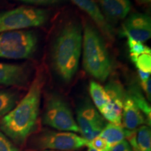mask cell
Instances as JSON below:
<instances>
[{
	"instance_id": "cell-14",
	"label": "cell",
	"mask_w": 151,
	"mask_h": 151,
	"mask_svg": "<svg viewBox=\"0 0 151 151\" xmlns=\"http://www.w3.org/2000/svg\"><path fill=\"white\" fill-rule=\"evenodd\" d=\"M107 21L118 22L127 16L131 10L129 0H95Z\"/></svg>"
},
{
	"instance_id": "cell-3",
	"label": "cell",
	"mask_w": 151,
	"mask_h": 151,
	"mask_svg": "<svg viewBox=\"0 0 151 151\" xmlns=\"http://www.w3.org/2000/svg\"><path fill=\"white\" fill-rule=\"evenodd\" d=\"M83 66L88 73L104 82L111 71V61L103 36L90 22L85 23L83 31Z\"/></svg>"
},
{
	"instance_id": "cell-24",
	"label": "cell",
	"mask_w": 151,
	"mask_h": 151,
	"mask_svg": "<svg viewBox=\"0 0 151 151\" xmlns=\"http://www.w3.org/2000/svg\"><path fill=\"white\" fill-rule=\"evenodd\" d=\"M18 1L35 6H55L64 3L67 0H18Z\"/></svg>"
},
{
	"instance_id": "cell-17",
	"label": "cell",
	"mask_w": 151,
	"mask_h": 151,
	"mask_svg": "<svg viewBox=\"0 0 151 151\" xmlns=\"http://www.w3.org/2000/svg\"><path fill=\"white\" fill-rule=\"evenodd\" d=\"M20 94L13 90H0V120L19 102Z\"/></svg>"
},
{
	"instance_id": "cell-27",
	"label": "cell",
	"mask_w": 151,
	"mask_h": 151,
	"mask_svg": "<svg viewBox=\"0 0 151 151\" xmlns=\"http://www.w3.org/2000/svg\"><path fill=\"white\" fill-rule=\"evenodd\" d=\"M88 149L87 151H97V150H95V149L92 148V147H90V146H88Z\"/></svg>"
},
{
	"instance_id": "cell-7",
	"label": "cell",
	"mask_w": 151,
	"mask_h": 151,
	"mask_svg": "<svg viewBox=\"0 0 151 151\" xmlns=\"http://www.w3.org/2000/svg\"><path fill=\"white\" fill-rule=\"evenodd\" d=\"M88 141L74 132L45 131L35 139V146L40 150L74 151L88 146Z\"/></svg>"
},
{
	"instance_id": "cell-28",
	"label": "cell",
	"mask_w": 151,
	"mask_h": 151,
	"mask_svg": "<svg viewBox=\"0 0 151 151\" xmlns=\"http://www.w3.org/2000/svg\"><path fill=\"white\" fill-rule=\"evenodd\" d=\"M41 151H58V150H41Z\"/></svg>"
},
{
	"instance_id": "cell-21",
	"label": "cell",
	"mask_w": 151,
	"mask_h": 151,
	"mask_svg": "<svg viewBox=\"0 0 151 151\" xmlns=\"http://www.w3.org/2000/svg\"><path fill=\"white\" fill-rule=\"evenodd\" d=\"M134 64L137 68L138 72L151 73V53L141 55L136 60Z\"/></svg>"
},
{
	"instance_id": "cell-23",
	"label": "cell",
	"mask_w": 151,
	"mask_h": 151,
	"mask_svg": "<svg viewBox=\"0 0 151 151\" xmlns=\"http://www.w3.org/2000/svg\"><path fill=\"white\" fill-rule=\"evenodd\" d=\"M0 151H19L9 138L0 131Z\"/></svg>"
},
{
	"instance_id": "cell-6",
	"label": "cell",
	"mask_w": 151,
	"mask_h": 151,
	"mask_svg": "<svg viewBox=\"0 0 151 151\" xmlns=\"http://www.w3.org/2000/svg\"><path fill=\"white\" fill-rule=\"evenodd\" d=\"M42 121L45 125L58 131L80 133L69 104L60 94L53 93L47 98Z\"/></svg>"
},
{
	"instance_id": "cell-18",
	"label": "cell",
	"mask_w": 151,
	"mask_h": 151,
	"mask_svg": "<svg viewBox=\"0 0 151 151\" xmlns=\"http://www.w3.org/2000/svg\"><path fill=\"white\" fill-rule=\"evenodd\" d=\"M89 92L94 106L101 113L109 101V97L104 88L99 83L91 81L90 83Z\"/></svg>"
},
{
	"instance_id": "cell-11",
	"label": "cell",
	"mask_w": 151,
	"mask_h": 151,
	"mask_svg": "<svg viewBox=\"0 0 151 151\" xmlns=\"http://www.w3.org/2000/svg\"><path fill=\"white\" fill-rule=\"evenodd\" d=\"M78 8L88 14L94 24L99 28L102 36L113 41L115 37V30L104 16L99 7L94 0H70Z\"/></svg>"
},
{
	"instance_id": "cell-1",
	"label": "cell",
	"mask_w": 151,
	"mask_h": 151,
	"mask_svg": "<svg viewBox=\"0 0 151 151\" xmlns=\"http://www.w3.org/2000/svg\"><path fill=\"white\" fill-rule=\"evenodd\" d=\"M46 81V73L43 68H40L25 96L0 120L1 132L18 144L24 143L37 128L41 94Z\"/></svg>"
},
{
	"instance_id": "cell-26",
	"label": "cell",
	"mask_w": 151,
	"mask_h": 151,
	"mask_svg": "<svg viewBox=\"0 0 151 151\" xmlns=\"http://www.w3.org/2000/svg\"><path fill=\"white\" fill-rule=\"evenodd\" d=\"M141 4H148L150 3L151 0H136Z\"/></svg>"
},
{
	"instance_id": "cell-19",
	"label": "cell",
	"mask_w": 151,
	"mask_h": 151,
	"mask_svg": "<svg viewBox=\"0 0 151 151\" xmlns=\"http://www.w3.org/2000/svg\"><path fill=\"white\" fill-rule=\"evenodd\" d=\"M137 141L139 151H151V130L146 124L137 129Z\"/></svg>"
},
{
	"instance_id": "cell-13",
	"label": "cell",
	"mask_w": 151,
	"mask_h": 151,
	"mask_svg": "<svg viewBox=\"0 0 151 151\" xmlns=\"http://www.w3.org/2000/svg\"><path fill=\"white\" fill-rule=\"evenodd\" d=\"M122 123L123 124V127L128 130H136L144 124L150 126L146 117L126 91L122 109Z\"/></svg>"
},
{
	"instance_id": "cell-9",
	"label": "cell",
	"mask_w": 151,
	"mask_h": 151,
	"mask_svg": "<svg viewBox=\"0 0 151 151\" xmlns=\"http://www.w3.org/2000/svg\"><path fill=\"white\" fill-rule=\"evenodd\" d=\"M104 89L109 97V101L101 113L106 120L111 123L122 125V114L126 90L121 83L111 79L106 85Z\"/></svg>"
},
{
	"instance_id": "cell-12",
	"label": "cell",
	"mask_w": 151,
	"mask_h": 151,
	"mask_svg": "<svg viewBox=\"0 0 151 151\" xmlns=\"http://www.w3.org/2000/svg\"><path fill=\"white\" fill-rule=\"evenodd\" d=\"M30 75L25 65H14L0 62V84L5 86H20L27 83Z\"/></svg>"
},
{
	"instance_id": "cell-2",
	"label": "cell",
	"mask_w": 151,
	"mask_h": 151,
	"mask_svg": "<svg viewBox=\"0 0 151 151\" xmlns=\"http://www.w3.org/2000/svg\"><path fill=\"white\" fill-rule=\"evenodd\" d=\"M82 43V26L76 21L67 22L54 39L50 50L51 66L64 83L71 82L77 72Z\"/></svg>"
},
{
	"instance_id": "cell-25",
	"label": "cell",
	"mask_w": 151,
	"mask_h": 151,
	"mask_svg": "<svg viewBox=\"0 0 151 151\" xmlns=\"http://www.w3.org/2000/svg\"><path fill=\"white\" fill-rule=\"evenodd\" d=\"M110 151H133L129 143L126 140L122 141L111 148Z\"/></svg>"
},
{
	"instance_id": "cell-16",
	"label": "cell",
	"mask_w": 151,
	"mask_h": 151,
	"mask_svg": "<svg viewBox=\"0 0 151 151\" xmlns=\"http://www.w3.org/2000/svg\"><path fill=\"white\" fill-rule=\"evenodd\" d=\"M127 93L129 94V97L132 98L133 101L137 105V106L139 109L144 116L146 117L147 121L149 125L150 126L151 121V109L150 106L148 104V100L145 98L142 92L139 88L138 84L131 83L128 88Z\"/></svg>"
},
{
	"instance_id": "cell-8",
	"label": "cell",
	"mask_w": 151,
	"mask_h": 151,
	"mask_svg": "<svg viewBox=\"0 0 151 151\" xmlns=\"http://www.w3.org/2000/svg\"><path fill=\"white\" fill-rule=\"evenodd\" d=\"M76 121L81 137L88 141L98 137L107 124L106 120L88 99L78 106Z\"/></svg>"
},
{
	"instance_id": "cell-20",
	"label": "cell",
	"mask_w": 151,
	"mask_h": 151,
	"mask_svg": "<svg viewBox=\"0 0 151 151\" xmlns=\"http://www.w3.org/2000/svg\"><path fill=\"white\" fill-rule=\"evenodd\" d=\"M127 38L130 58L134 63L141 55L144 53H151L150 48L145 44H143V43L134 40L130 37Z\"/></svg>"
},
{
	"instance_id": "cell-22",
	"label": "cell",
	"mask_w": 151,
	"mask_h": 151,
	"mask_svg": "<svg viewBox=\"0 0 151 151\" xmlns=\"http://www.w3.org/2000/svg\"><path fill=\"white\" fill-rule=\"evenodd\" d=\"M87 146L92 147L97 151H110L111 148L106 141L103 138L100 137L99 136L95 137L92 140L88 141Z\"/></svg>"
},
{
	"instance_id": "cell-5",
	"label": "cell",
	"mask_w": 151,
	"mask_h": 151,
	"mask_svg": "<svg viewBox=\"0 0 151 151\" xmlns=\"http://www.w3.org/2000/svg\"><path fill=\"white\" fill-rule=\"evenodd\" d=\"M50 13L44 9L22 6L0 13V33L42 27L48 22Z\"/></svg>"
},
{
	"instance_id": "cell-4",
	"label": "cell",
	"mask_w": 151,
	"mask_h": 151,
	"mask_svg": "<svg viewBox=\"0 0 151 151\" xmlns=\"http://www.w3.org/2000/svg\"><path fill=\"white\" fill-rule=\"evenodd\" d=\"M39 39L32 30L23 29L0 33V58L30 59L38 48Z\"/></svg>"
},
{
	"instance_id": "cell-15",
	"label": "cell",
	"mask_w": 151,
	"mask_h": 151,
	"mask_svg": "<svg viewBox=\"0 0 151 151\" xmlns=\"http://www.w3.org/2000/svg\"><path fill=\"white\" fill-rule=\"evenodd\" d=\"M127 129L122 125L109 122L99 135L106 141L109 146L112 148L118 143L125 139Z\"/></svg>"
},
{
	"instance_id": "cell-10",
	"label": "cell",
	"mask_w": 151,
	"mask_h": 151,
	"mask_svg": "<svg viewBox=\"0 0 151 151\" xmlns=\"http://www.w3.org/2000/svg\"><path fill=\"white\" fill-rule=\"evenodd\" d=\"M120 35L141 43L146 42L151 37L150 16L142 13L130 14L122 24Z\"/></svg>"
}]
</instances>
